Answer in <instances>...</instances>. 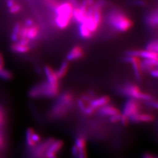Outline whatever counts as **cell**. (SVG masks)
<instances>
[{
  "label": "cell",
  "instance_id": "cell-36",
  "mask_svg": "<svg viewBox=\"0 0 158 158\" xmlns=\"http://www.w3.org/2000/svg\"><path fill=\"white\" fill-rule=\"evenodd\" d=\"M149 73L151 74V76L153 77V78H158V71L157 68H155V69H153L151 71L149 72Z\"/></svg>",
  "mask_w": 158,
  "mask_h": 158
},
{
  "label": "cell",
  "instance_id": "cell-1",
  "mask_svg": "<svg viewBox=\"0 0 158 158\" xmlns=\"http://www.w3.org/2000/svg\"><path fill=\"white\" fill-rule=\"evenodd\" d=\"M74 102V96L70 92L62 94L51 110V114L55 118L65 115L70 111Z\"/></svg>",
  "mask_w": 158,
  "mask_h": 158
},
{
  "label": "cell",
  "instance_id": "cell-16",
  "mask_svg": "<svg viewBox=\"0 0 158 158\" xmlns=\"http://www.w3.org/2000/svg\"><path fill=\"white\" fill-rule=\"evenodd\" d=\"M158 59H144L141 61V68L143 72H149L153 69L157 68Z\"/></svg>",
  "mask_w": 158,
  "mask_h": 158
},
{
  "label": "cell",
  "instance_id": "cell-3",
  "mask_svg": "<svg viewBox=\"0 0 158 158\" xmlns=\"http://www.w3.org/2000/svg\"><path fill=\"white\" fill-rule=\"evenodd\" d=\"M59 93V89L51 86L47 81L35 85L29 91L31 98H38L40 97L53 98L56 97Z\"/></svg>",
  "mask_w": 158,
  "mask_h": 158
},
{
  "label": "cell",
  "instance_id": "cell-9",
  "mask_svg": "<svg viewBox=\"0 0 158 158\" xmlns=\"http://www.w3.org/2000/svg\"><path fill=\"white\" fill-rule=\"evenodd\" d=\"M56 15H63L72 18L73 6L70 2H63L57 4L53 8Z\"/></svg>",
  "mask_w": 158,
  "mask_h": 158
},
{
  "label": "cell",
  "instance_id": "cell-7",
  "mask_svg": "<svg viewBox=\"0 0 158 158\" xmlns=\"http://www.w3.org/2000/svg\"><path fill=\"white\" fill-rule=\"evenodd\" d=\"M125 61L132 64L136 79L138 81H141L143 77V71L142 70L141 61L139 57L127 56Z\"/></svg>",
  "mask_w": 158,
  "mask_h": 158
},
{
  "label": "cell",
  "instance_id": "cell-31",
  "mask_svg": "<svg viewBox=\"0 0 158 158\" xmlns=\"http://www.w3.org/2000/svg\"><path fill=\"white\" fill-rule=\"evenodd\" d=\"M121 113L115 115H113L110 117V121L111 123H114V124H116V123H120L121 121Z\"/></svg>",
  "mask_w": 158,
  "mask_h": 158
},
{
  "label": "cell",
  "instance_id": "cell-15",
  "mask_svg": "<svg viewBox=\"0 0 158 158\" xmlns=\"http://www.w3.org/2000/svg\"><path fill=\"white\" fill-rule=\"evenodd\" d=\"M83 55L84 52L83 49L79 46H76L73 47L68 53L67 59L68 61L77 60L81 58Z\"/></svg>",
  "mask_w": 158,
  "mask_h": 158
},
{
  "label": "cell",
  "instance_id": "cell-25",
  "mask_svg": "<svg viewBox=\"0 0 158 158\" xmlns=\"http://www.w3.org/2000/svg\"><path fill=\"white\" fill-rule=\"evenodd\" d=\"M79 31L80 36L83 38L89 39L92 36V33L83 23H79Z\"/></svg>",
  "mask_w": 158,
  "mask_h": 158
},
{
  "label": "cell",
  "instance_id": "cell-44",
  "mask_svg": "<svg viewBox=\"0 0 158 158\" xmlns=\"http://www.w3.org/2000/svg\"><path fill=\"white\" fill-rule=\"evenodd\" d=\"M87 2H88V4H89V6H92L94 4V0H87Z\"/></svg>",
  "mask_w": 158,
  "mask_h": 158
},
{
  "label": "cell",
  "instance_id": "cell-40",
  "mask_svg": "<svg viewBox=\"0 0 158 158\" xmlns=\"http://www.w3.org/2000/svg\"><path fill=\"white\" fill-rule=\"evenodd\" d=\"M4 145H5V143H4L3 136L0 133V149H2L4 147Z\"/></svg>",
  "mask_w": 158,
  "mask_h": 158
},
{
  "label": "cell",
  "instance_id": "cell-10",
  "mask_svg": "<svg viewBox=\"0 0 158 158\" xmlns=\"http://www.w3.org/2000/svg\"><path fill=\"white\" fill-rule=\"evenodd\" d=\"M44 72L45 74L47 83L51 86L59 89V80L57 77L56 72L52 68L46 66L44 68Z\"/></svg>",
  "mask_w": 158,
  "mask_h": 158
},
{
  "label": "cell",
  "instance_id": "cell-18",
  "mask_svg": "<svg viewBox=\"0 0 158 158\" xmlns=\"http://www.w3.org/2000/svg\"><path fill=\"white\" fill-rule=\"evenodd\" d=\"M87 15V12L84 11L78 8H74L73 9L72 12V17H73L74 20L79 23H82L85 18Z\"/></svg>",
  "mask_w": 158,
  "mask_h": 158
},
{
  "label": "cell",
  "instance_id": "cell-32",
  "mask_svg": "<svg viewBox=\"0 0 158 158\" xmlns=\"http://www.w3.org/2000/svg\"><path fill=\"white\" fill-rule=\"evenodd\" d=\"M130 118L127 117L125 115H123V114H121V118L120 123H121L122 124L124 125V126H127L130 123Z\"/></svg>",
  "mask_w": 158,
  "mask_h": 158
},
{
  "label": "cell",
  "instance_id": "cell-24",
  "mask_svg": "<svg viewBox=\"0 0 158 158\" xmlns=\"http://www.w3.org/2000/svg\"><path fill=\"white\" fill-rule=\"evenodd\" d=\"M34 132H35V130L32 128H29L26 131L25 137H26L27 145L31 149H32L34 147L36 146V145L34 143V142L32 140V135Z\"/></svg>",
  "mask_w": 158,
  "mask_h": 158
},
{
  "label": "cell",
  "instance_id": "cell-39",
  "mask_svg": "<svg viewBox=\"0 0 158 158\" xmlns=\"http://www.w3.org/2000/svg\"><path fill=\"white\" fill-rule=\"evenodd\" d=\"M69 1H70V3L72 5V6H74V8H78L80 6L77 0H69Z\"/></svg>",
  "mask_w": 158,
  "mask_h": 158
},
{
  "label": "cell",
  "instance_id": "cell-43",
  "mask_svg": "<svg viewBox=\"0 0 158 158\" xmlns=\"http://www.w3.org/2000/svg\"><path fill=\"white\" fill-rule=\"evenodd\" d=\"M136 5H139V6H145V2L142 1V0H137L135 2Z\"/></svg>",
  "mask_w": 158,
  "mask_h": 158
},
{
  "label": "cell",
  "instance_id": "cell-2",
  "mask_svg": "<svg viewBox=\"0 0 158 158\" xmlns=\"http://www.w3.org/2000/svg\"><path fill=\"white\" fill-rule=\"evenodd\" d=\"M108 23L115 30L125 32L131 28L133 25L132 21L123 12L119 10H113L108 18Z\"/></svg>",
  "mask_w": 158,
  "mask_h": 158
},
{
  "label": "cell",
  "instance_id": "cell-20",
  "mask_svg": "<svg viewBox=\"0 0 158 158\" xmlns=\"http://www.w3.org/2000/svg\"><path fill=\"white\" fill-rule=\"evenodd\" d=\"M158 11H155L150 13V14L147 18V23L151 27H156L158 26Z\"/></svg>",
  "mask_w": 158,
  "mask_h": 158
},
{
  "label": "cell",
  "instance_id": "cell-4",
  "mask_svg": "<svg viewBox=\"0 0 158 158\" xmlns=\"http://www.w3.org/2000/svg\"><path fill=\"white\" fill-rule=\"evenodd\" d=\"M122 93L125 96L129 97L130 98L135 99L137 100H142L148 102L153 98L150 94L147 93L141 90L138 85L134 84H128L122 88Z\"/></svg>",
  "mask_w": 158,
  "mask_h": 158
},
{
  "label": "cell",
  "instance_id": "cell-14",
  "mask_svg": "<svg viewBox=\"0 0 158 158\" xmlns=\"http://www.w3.org/2000/svg\"><path fill=\"white\" fill-rule=\"evenodd\" d=\"M98 110H99L100 114L102 116L108 117H110L111 116L121 113L118 108L110 104H107L102 107L100 108Z\"/></svg>",
  "mask_w": 158,
  "mask_h": 158
},
{
  "label": "cell",
  "instance_id": "cell-19",
  "mask_svg": "<svg viewBox=\"0 0 158 158\" xmlns=\"http://www.w3.org/2000/svg\"><path fill=\"white\" fill-rule=\"evenodd\" d=\"M10 49L12 52L17 53H25L30 51L31 48L29 45H23L18 43L12 44Z\"/></svg>",
  "mask_w": 158,
  "mask_h": 158
},
{
  "label": "cell",
  "instance_id": "cell-17",
  "mask_svg": "<svg viewBox=\"0 0 158 158\" xmlns=\"http://www.w3.org/2000/svg\"><path fill=\"white\" fill-rule=\"evenodd\" d=\"M70 19V18L63 15H56L55 18V22L59 28L64 29L69 25Z\"/></svg>",
  "mask_w": 158,
  "mask_h": 158
},
{
  "label": "cell",
  "instance_id": "cell-27",
  "mask_svg": "<svg viewBox=\"0 0 158 158\" xmlns=\"http://www.w3.org/2000/svg\"><path fill=\"white\" fill-rule=\"evenodd\" d=\"M13 78V74L11 72L4 68H1L0 69V79L4 80H11Z\"/></svg>",
  "mask_w": 158,
  "mask_h": 158
},
{
  "label": "cell",
  "instance_id": "cell-37",
  "mask_svg": "<svg viewBox=\"0 0 158 158\" xmlns=\"http://www.w3.org/2000/svg\"><path fill=\"white\" fill-rule=\"evenodd\" d=\"M24 24H25V26L27 27H32V26H33L34 25H35L34 21L32 19H26Z\"/></svg>",
  "mask_w": 158,
  "mask_h": 158
},
{
  "label": "cell",
  "instance_id": "cell-22",
  "mask_svg": "<svg viewBox=\"0 0 158 158\" xmlns=\"http://www.w3.org/2000/svg\"><path fill=\"white\" fill-rule=\"evenodd\" d=\"M40 34V28L38 26L34 25L33 26L28 27L27 38L30 40H36Z\"/></svg>",
  "mask_w": 158,
  "mask_h": 158
},
{
  "label": "cell",
  "instance_id": "cell-8",
  "mask_svg": "<svg viewBox=\"0 0 158 158\" xmlns=\"http://www.w3.org/2000/svg\"><path fill=\"white\" fill-rule=\"evenodd\" d=\"M63 146L64 142L62 140L55 139L46 152L45 157L46 158H57V153L60 151Z\"/></svg>",
  "mask_w": 158,
  "mask_h": 158
},
{
  "label": "cell",
  "instance_id": "cell-12",
  "mask_svg": "<svg viewBox=\"0 0 158 158\" xmlns=\"http://www.w3.org/2000/svg\"><path fill=\"white\" fill-rule=\"evenodd\" d=\"M79 149L77 158H88L87 153V142L84 137L79 136L75 141L74 143Z\"/></svg>",
  "mask_w": 158,
  "mask_h": 158
},
{
  "label": "cell",
  "instance_id": "cell-30",
  "mask_svg": "<svg viewBox=\"0 0 158 158\" xmlns=\"http://www.w3.org/2000/svg\"><path fill=\"white\" fill-rule=\"evenodd\" d=\"M21 9H22V7L21 5L17 2L15 4H14L12 7L9 8V12L12 14H15L21 11Z\"/></svg>",
  "mask_w": 158,
  "mask_h": 158
},
{
  "label": "cell",
  "instance_id": "cell-6",
  "mask_svg": "<svg viewBox=\"0 0 158 158\" xmlns=\"http://www.w3.org/2000/svg\"><path fill=\"white\" fill-rule=\"evenodd\" d=\"M55 139L49 138L45 141L40 142L36 147L32 148V155L35 158H40L45 156L46 152L47 151L51 143L54 141Z\"/></svg>",
  "mask_w": 158,
  "mask_h": 158
},
{
  "label": "cell",
  "instance_id": "cell-21",
  "mask_svg": "<svg viewBox=\"0 0 158 158\" xmlns=\"http://www.w3.org/2000/svg\"><path fill=\"white\" fill-rule=\"evenodd\" d=\"M23 25L20 23H17L15 24L11 36V39L14 43H17L19 40L20 31Z\"/></svg>",
  "mask_w": 158,
  "mask_h": 158
},
{
  "label": "cell",
  "instance_id": "cell-11",
  "mask_svg": "<svg viewBox=\"0 0 158 158\" xmlns=\"http://www.w3.org/2000/svg\"><path fill=\"white\" fill-rule=\"evenodd\" d=\"M131 122L134 123H152L155 120V116L152 114L149 113H138L135 115L131 117L130 118Z\"/></svg>",
  "mask_w": 158,
  "mask_h": 158
},
{
  "label": "cell",
  "instance_id": "cell-26",
  "mask_svg": "<svg viewBox=\"0 0 158 158\" xmlns=\"http://www.w3.org/2000/svg\"><path fill=\"white\" fill-rule=\"evenodd\" d=\"M144 59H158V53L151 51H140L139 56Z\"/></svg>",
  "mask_w": 158,
  "mask_h": 158
},
{
  "label": "cell",
  "instance_id": "cell-42",
  "mask_svg": "<svg viewBox=\"0 0 158 158\" xmlns=\"http://www.w3.org/2000/svg\"><path fill=\"white\" fill-rule=\"evenodd\" d=\"M143 158H156V157H155L153 155L151 154V153H145L143 155Z\"/></svg>",
  "mask_w": 158,
  "mask_h": 158
},
{
  "label": "cell",
  "instance_id": "cell-23",
  "mask_svg": "<svg viewBox=\"0 0 158 158\" xmlns=\"http://www.w3.org/2000/svg\"><path fill=\"white\" fill-rule=\"evenodd\" d=\"M69 67V63L68 61L63 62L59 68L58 69V70L56 71L59 79H63L66 76V75L68 73Z\"/></svg>",
  "mask_w": 158,
  "mask_h": 158
},
{
  "label": "cell",
  "instance_id": "cell-41",
  "mask_svg": "<svg viewBox=\"0 0 158 158\" xmlns=\"http://www.w3.org/2000/svg\"><path fill=\"white\" fill-rule=\"evenodd\" d=\"M0 66L4 68V59L2 54L0 52Z\"/></svg>",
  "mask_w": 158,
  "mask_h": 158
},
{
  "label": "cell",
  "instance_id": "cell-34",
  "mask_svg": "<svg viewBox=\"0 0 158 158\" xmlns=\"http://www.w3.org/2000/svg\"><path fill=\"white\" fill-rule=\"evenodd\" d=\"M147 102H148V104L149 107L153 108H155V109L158 108V102L156 100H153V98Z\"/></svg>",
  "mask_w": 158,
  "mask_h": 158
},
{
  "label": "cell",
  "instance_id": "cell-5",
  "mask_svg": "<svg viewBox=\"0 0 158 158\" xmlns=\"http://www.w3.org/2000/svg\"><path fill=\"white\" fill-rule=\"evenodd\" d=\"M141 111V105L139 100L130 98L125 102L123 109V115L130 118L131 117L140 113Z\"/></svg>",
  "mask_w": 158,
  "mask_h": 158
},
{
  "label": "cell",
  "instance_id": "cell-35",
  "mask_svg": "<svg viewBox=\"0 0 158 158\" xmlns=\"http://www.w3.org/2000/svg\"><path fill=\"white\" fill-rule=\"evenodd\" d=\"M72 154L73 158H77L79 155V149L77 146L74 144L72 148Z\"/></svg>",
  "mask_w": 158,
  "mask_h": 158
},
{
  "label": "cell",
  "instance_id": "cell-29",
  "mask_svg": "<svg viewBox=\"0 0 158 158\" xmlns=\"http://www.w3.org/2000/svg\"><path fill=\"white\" fill-rule=\"evenodd\" d=\"M6 122V114L4 108L0 106V129L3 127Z\"/></svg>",
  "mask_w": 158,
  "mask_h": 158
},
{
  "label": "cell",
  "instance_id": "cell-28",
  "mask_svg": "<svg viewBox=\"0 0 158 158\" xmlns=\"http://www.w3.org/2000/svg\"><path fill=\"white\" fill-rule=\"evenodd\" d=\"M145 50L158 53V40H153L152 41H150L146 46V49Z\"/></svg>",
  "mask_w": 158,
  "mask_h": 158
},
{
  "label": "cell",
  "instance_id": "cell-33",
  "mask_svg": "<svg viewBox=\"0 0 158 158\" xmlns=\"http://www.w3.org/2000/svg\"><path fill=\"white\" fill-rule=\"evenodd\" d=\"M139 52L140 51L139 50H132V51H128L127 52V56L139 57Z\"/></svg>",
  "mask_w": 158,
  "mask_h": 158
},
{
  "label": "cell",
  "instance_id": "cell-13",
  "mask_svg": "<svg viewBox=\"0 0 158 158\" xmlns=\"http://www.w3.org/2000/svg\"><path fill=\"white\" fill-rule=\"evenodd\" d=\"M111 101L110 97L108 96H102L94 98L90 102V106L96 111L99 110L107 104H109Z\"/></svg>",
  "mask_w": 158,
  "mask_h": 158
},
{
  "label": "cell",
  "instance_id": "cell-38",
  "mask_svg": "<svg viewBox=\"0 0 158 158\" xmlns=\"http://www.w3.org/2000/svg\"><path fill=\"white\" fill-rule=\"evenodd\" d=\"M17 3L15 0H6V6L8 8H11Z\"/></svg>",
  "mask_w": 158,
  "mask_h": 158
}]
</instances>
